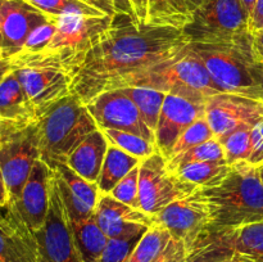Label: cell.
Wrapping results in <instances>:
<instances>
[{"label":"cell","mask_w":263,"mask_h":262,"mask_svg":"<svg viewBox=\"0 0 263 262\" xmlns=\"http://www.w3.org/2000/svg\"><path fill=\"white\" fill-rule=\"evenodd\" d=\"M190 41L182 28L139 23L116 14L109 28L86 51L71 72L72 94L82 103L157 63L179 55Z\"/></svg>","instance_id":"cell-1"},{"label":"cell","mask_w":263,"mask_h":262,"mask_svg":"<svg viewBox=\"0 0 263 262\" xmlns=\"http://www.w3.org/2000/svg\"><path fill=\"white\" fill-rule=\"evenodd\" d=\"M198 189L208 205L212 230H234L263 221V184L257 167L248 162L230 164L217 184Z\"/></svg>","instance_id":"cell-2"},{"label":"cell","mask_w":263,"mask_h":262,"mask_svg":"<svg viewBox=\"0 0 263 262\" xmlns=\"http://www.w3.org/2000/svg\"><path fill=\"white\" fill-rule=\"evenodd\" d=\"M127 86L152 87L200 104H205L212 95L222 92L189 44L179 55L126 77L117 89Z\"/></svg>","instance_id":"cell-3"},{"label":"cell","mask_w":263,"mask_h":262,"mask_svg":"<svg viewBox=\"0 0 263 262\" xmlns=\"http://www.w3.org/2000/svg\"><path fill=\"white\" fill-rule=\"evenodd\" d=\"M86 104L74 94L51 105L37 120L40 159L51 170L67 163L74 149L98 130Z\"/></svg>","instance_id":"cell-4"},{"label":"cell","mask_w":263,"mask_h":262,"mask_svg":"<svg viewBox=\"0 0 263 262\" xmlns=\"http://www.w3.org/2000/svg\"><path fill=\"white\" fill-rule=\"evenodd\" d=\"M189 46L221 91L261 99L258 84L252 73L256 62L253 33L247 32L226 41L189 43Z\"/></svg>","instance_id":"cell-5"},{"label":"cell","mask_w":263,"mask_h":262,"mask_svg":"<svg viewBox=\"0 0 263 262\" xmlns=\"http://www.w3.org/2000/svg\"><path fill=\"white\" fill-rule=\"evenodd\" d=\"M14 72L39 118L55 103L72 94L71 76L61 55L55 51L21 53L10 58Z\"/></svg>","instance_id":"cell-6"},{"label":"cell","mask_w":263,"mask_h":262,"mask_svg":"<svg viewBox=\"0 0 263 262\" xmlns=\"http://www.w3.org/2000/svg\"><path fill=\"white\" fill-rule=\"evenodd\" d=\"M190 43L226 41L249 31V13L241 0H204L182 28Z\"/></svg>","instance_id":"cell-7"},{"label":"cell","mask_w":263,"mask_h":262,"mask_svg":"<svg viewBox=\"0 0 263 262\" xmlns=\"http://www.w3.org/2000/svg\"><path fill=\"white\" fill-rule=\"evenodd\" d=\"M198 186L182 180L167 167V159L158 151L139 164L140 210L153 216L175 200L193 194Z\"/></svg>","instance_id":"cell-8"},{"label":"cell","mask_w":263,"mask_h":262,"mask_svg":"<svg viewBox=\"0 0 263 262\" xmlns=\"http://www.w3.org/2000/svg\"><path fill=\"white\" fill-rule=\"evenodd\" d=\"M109 15L68 14L57 17V30L46 49L61 55L69 76L86 51L109 28Z\"/></svg>","instance_id":"cell-9"},{"label":"cell","mask_w":263,"mask_h":262,"mask_svg":"<svg viewBox=\"0 0 263 262\" xmlns=\"http://www.w3.org/2000/svg\"><path fill=\"white\" fill-rule=\"evenodd\" d=\"M37 159H40L37 122L17 131L0 143V170L9 198L7 208L17 204Z\"/></svg>","instance_id":"cell-10"},{"label":"cell","mask_w":263,"mask_h":262,"mask_svg":"<svg viewBox=\"0 0 263 262\" xmlns=\"http://www.w3.org/2000/svg\"><path fill=\"white\" fill-rule=\"evenodd\" d=\"M40 262H81L74 246L68 213L63 204L55 176L50 185V200L45 222L33 231Z\"/></svg>","instance_id":"cell-11"},{"label":"cell","mask_w":263,"mask_h":262,"mask_svg":"<svg viewBox=\"0 0 263 262\" xmlns=\"http://www.w3.org/2000/svg\"><path fill=\"white\" fill-rule=\"evenodd\" d=\"M204 107L205 120L217 139L263 121V100L246 95L218 92L208 98Z\"/></svg>","instance_id":"cell-12"},{"label":"cell","mask_w":263,"mask_h":262,"mask_svg":"<svg viewBox=\"0 0 263 262\" xmlns=\"http://www.w3.org/2000/svg\"><path fill=\"white\" fill-rule=\"evenodd\" d=\"M152 220L153 225L166 228L172 238L182 241L190 251L210 229V211L197 189L193 194L175 200L157 212L152 216Z\"/></svg>","instance_id":"cell-13"},{"label":"cell","mask_w":263,"mask_h":262,"mask_svg":"<svg viewBox=\"0 0 263 262\" xmlns=\"http://www.w3.org/2000/svg\"><path fill=\"white\" fill-rule=\"evenodd\" d=\"M86 107L100 130L127 131L156 143V134L145 125L138 107L121 89L97 95L86 103Z\"/></svg>","instance_id":"cell-14"},{"label":"cell","mask_w":263,"mask_h":262,"mask_svg":"<svg viewBox=\"0 0 263 262\" xmlns=\"http://www.w3.org/2000/svg\"><path fill=\"white\" fill-rule=\"evenodd\" d=\"M204 115V104L167 94L156 128V145L159 153L168 159L177 139Z\"/></svg>","instance_id":"cell-15"},{"label":"cell","mask_w":263,"mask_h":262,"mask_svg":"<svg viewBox=\"0 0 263 262\" xmlns=\"http://www.w3.org/2000/svg\"><path fill=\"white\" fill-rule=\"evenodd\" d=\"M51 18L26 0H4L0 57L12 58L20 53L30 33Z\"/></svg>","instance_id":"cell-16"},{"label":"cell","mask_w":263,"mask_h":262,"mask_svg":"<svg viewBox=\"0 0 263 262\" xmlns=\"http://www.w3.org/2000/svg\"><path fill=\"white\" fill-rule=\"evenodd\" d=\"M95 218L108 239L143 235L153 225L151 215L120 202L110 194H100L95 207Z\"/></svg>","instance_id":"cell-17"},{"label":"cell","mask_w":263,"mask_h":262,"mask_svg":"<svg viewBox=\"0 0 263 262\" xmlns=\"http://www.w3.org/2000/svg\"><path fill=\"white\" fill-rule=\"evenodd\" d=\"M53 175L54 170H51L44 161L37 159L23 186L17 204L8 208L14 212L32 233L39 230L45 222L49 211Z\"/></svg>","instance_id":"cell-18"},{"label":"cell","mask_w":263,"mask_h":262,"mask_svg":"<svg viewBox=\"0 0 263 262\" xmlns=\"http://www.w3.org/2000/svg\"><path fill=\"white\" fill-rule=\"evenodd\" d=\"M0 262H40L33 233L8 208H0Z\"/></svg>","instance_id":"cell-19"},{"label":"cell","mask_w":263,"mask_h":262,"mask_svg":"<svg viewBox=\"0 0 263 262\" xmlns=\"http://www.w3.org/2000/svg\"><path fill=\"white\" fill-rule=\"evenodd\" d=\"M0 117L22 126L32 125L39 120L35 107L13 71L0 82Z\"/></svg>","instance_id":"cell-20"},{"label":"cell","mask_w":263,"mask_h":262,"mask_svg":"<svg viewBox=\"0 0 263 262\" xmlns=\"http://www.w3.org/2000/svg\"><path fill=\"white\" fill-rule=\"evenodd\" d=\"M109 141L100 128L90 134L69 156L67 164L80 176L90 182H97L104 163Z\"/></svg>","instance_id":"cell-21"},{"label":"cell","mask_w":263,"mask_h":262,"mask_svg":"<svg viewBox=\"0 0 263 262\" xmlns=\"http://www.w3.org/2000/svg\"><path fill=\"white\" fill-rule=\"evenodd\" d=\"M68 220L81 262H95L109 240L98 225L95 213L87 218H73L68 216Z\"/></svg>","instance_id":"cell-22"},{"label":"cell","mask_w":263,"mask_h":262,"mask_svg":"<svg viewBox=\"0 0 263 262\" xmlns=\"http://www.w3.org/2000/svg\"><path fill=\"white\" fill-rule=\"evenodd\" d=\"M230 233L231 230L208 229L190 249L184 262H233L235 252Z\"/></svg>","instance_id":"cell-23"},{"label":"cell","mask_w":263,"mask_h":262,"mask_svg":"<svg viewBox=\"0 0 263 262\" xmlns=\"http://www.w3.org/2000/svg\"><path fill=\"white\" fill-rule=\"evenodd\" d=\"M140 159L118 146L109 144L107 154H105L104 163L100 171L97 185L99 188L100 194H110L113 188L134 169L140 164Z\"/></svg>","instance_id":"cell-24"},{"label":"cell","mask_w":263,"mask_h":262,"mask_svg":"<svg viewBox=\"0 0 263 262\" xmlns=\"http://www.w3.org/2000/svg\"><path fill=\"white\" fill-rule=\"evenodd\" d=\"M230 236L235 261L263 262V221L234 229Z\"/></svg>","instance_id":"cell-25"},{"label":"cell","mask_w":263,"mask_h":262,"mask_svg":"<svg viewBox=\"0 0 263 262\" xmlns=\"http://www.w3.org/2000/svg\"><path fill=\"white\" fill-rule=\"evenodd\" d=\"M190 20L186 0H149L148 25L184 28Z\"/></svg>","instance_id":"cell-26"},{"label":"cell","mask_w":263,"mask_h":262,"mask_svg":"<svg viewBox=\"0 0 263 262\" xmlns=\"http://www.w3.org/2000/svg\"><path fill=\"white\" fill-rule=\"evenodd\" d=\"M121 90L133 100L134 104L138 107L145 125L156 134L162 105L167 95L166 92L144 86H127L122 87Z\"/></svg>","instance_id":"cell-27"},{"label":"cell","mask_w":263,"mask_h":262,"mask_svg":"<svg viewBox=\"0 0 263 262\" xmlns=\"http://www.w3.org/2000/svg\"><path fill=\"white\" fill-rule=\"evenodd\" d=\"M230 170V164L226 159L210 162H197L180 166L175 170L182 180L194 184L198 188H205L215 185L225 176Z\"/></svg>","instance_id":"cell-28"},{"label":"cell","mask_w":263,"mask_h":262,"mask_svg":"<svg viewBox=\"0 0 263 262\" xmlns=\"http://www.w3.org/2000/svg\"><path fill=\"white\" fill-rule=\"evenodd\" d=\"M172 239L166 228L152 225L134 248L127 262H154L168 246Z\"/></svg>","instance_id":"cell-29"},{"label":"cell","mask_w":263,"mask_h":262,"mask_svg":"<svg viewBox=\"0 0 263 262\" xmlns=\"http://www.w3.org/2000/svg\"><path fill=\"white\" fill-rule=\"evenodd\" d=\"M59 177L64 181L69 192L74 195L84 204H86L90 210L95 211V207L99 200L100 192L97 182H90L82 176H80L76 171L71 169L67 163H58L54 167Z\"/></svg>","instance_id":"cell-30"},{"label":"cell","mask_w":263,"mask_h":262,"mask_svg":"<svg viewBox=\"0 0 263 262\" xmlns=\"http://www.w3.org/2000/svg\"><path fill=\"white\" fill-rule=\"evenodd\" d=\"M102 131L107 140L109 141V144L118 146L126 153L136 157L140 161L148 158L149 156L158 151L156 143L146 140V139L135 135V134L127 133V131L113 130V128H104Z\"/></svg>","instance_id":"cell-31"},{"label":"cell","mask_w":263,"mask_h":262,"mask_svg":"<svg viewBox=\"0 0 263 262\" xmlns=\"http://www.w3.org/2000/svg\"><path fill=\"white\" fill-rule=\"evenodd\" d=\"M225 158V151L222 144L217 138L211 139L204 143L195 145L194 148L167 159V167L171 171H175L177 167L184 166L189 163H197V162H210V161H221Z\"/></svg>","instance_id":"cell-32"},{"label":"cell","mask_w":263,"mask_h":262,"mask_svg":"<svg viewBox=\"0 0 263 262\" xmlns=\"http://www.w3.org/2000/svg\"><path fill=\"white\" fill-rule=\"evenodd\" d=\"M26 2L54 18L68 14L105 15L82 0H26Z\"/></svg>","instance_id":"cell-33"},{"label":"cell","mask_w":263,"mask_h":262,"mask_svg":"<svg viewBox=\"0 0 263 262\" xmlns=\"http://www.w3.org/2000/svg\"><path fill=\"white\" fill-rule=\"evenodd\" d=\"M251 128H243V130L235 131L225 138L218 139L222 144L225 151V158L229 164H234L236 162H249L252 156V133Z\"/></svg>","instance_id":"cell-34"},{"label":"cell","mask_w":263,"mask_h":262,"mask_svg":"<svg viewBox=\"0 0 263 262\" xmlns=\"http://www.w3.org/2000/svg\"><path fill=\"white\" fill-rule=\"evenodd\" d=\"M215 138V133L212 131L211 126L208 125L205 117L199 118V120L195 121V122L193 123V125L190 126L179 139H177V141L175 143L174 148H172L171 151L170 158H174V157L179 156V154L194 148L195 145H199V144Z\"/></svg>","instance_id":"cell-35"},{"label":"cell","mask_w":263,"mask_h":262,"mask_svg":"<svg viewBox=\"0 0 263 262\" xmlns=\"http://www.w3.org/2000/svg\"><path fill=\"white\" fill-rule=\"evenodd\" d=\"M110 195L130 207L140 210L139 203V166L134 167L110 192Z\"/></svg>","instance_id":"cell-36"},{"label":"cell","mask_w":263,"mask_h":262,"mask_svg":"<svg viewBox=\"0 0 263 262\" xmlns=\"http://www.w3.org/2000/svg\"><path fill=\"white\" fill-rule=\"evenodd\" d=\"M143 235L127 239H109L104 251L95 262H127L128 257Z\"/></svg>","instance_id":"cell-37"},{"label":"cell","mask_w":263,"mask_h":262,"mask_svg":"<svg viewBox=\"0 0 263 262\" xmlns=\"http://www.w3.org/2000/svg\"><path fill=\"white\" fill-rule=\"evenodd\" d=\"M55 30L57 18H51L50 21L40 25L30 33L28 39L26 40L25 46H23V49L21 51H26V53H37V51L45 50L49 46V44L51 43V40H53Z\"/></svg>","instance_id":"cell-38"},{"label":"cell","mask_w":263,"mask_h":262,"mask_svg":"<svg viewBox=\"0 0 263 262\" xmlns=\"http://www.w3.org/2000/svg\"><path fill=\"white\" fill-rule=\"evenodd\" d=\"M82 2L91 5L95 9L100 10L103 14L109 15V17H115L116 14H126L136 18L130 0H82Z\"/></svg>","instance_id":"cell-39"},{"label":"cell","mask_w":263,"mask_h":262,"mask_svg":"<svg viewBox=\"0 0 263 262\" xmlns=\"http://www.w3.org/2000/svg\"><path fill=\"white\" fill-rule=\"evenodd\" d=\"M189 252L190 251L187 249V247L182 241L172 238L170 240L168 246L163 251V253L154 262H184Z\"/></svg>","instance_id":"cell-40"},{"label":"cell","mask_w":263,"mask_h":262,"mask_svg":"<svg viewBox=\"0 0 263 262\" xmlns=\"http://www.w3.org/2000/svg\"><path fill=\"white\" fill-rule=\"evenodd\" d=\"M263 30V0H256L249 14V31L252 33Z\"/></svg>","instance_id":"cell-41"},{"label":"cell","mask_w":263,"mask_h":262,"mask_svg":"<svg viewBox=\"0 0 263 262\" xmlns=\"http://www.w3.org/2000/svg\"><path fill=\"white\" fill-rule=\"evenodd\" d=\"M27 127V126H22L20 123L12 122V121H7L4 118L0 117V143L7 140L8 138L15 134L17 131L22 130V128Z\"/></svg>","instance_id":"cell-42"},{"label":"cell","mask_w":263,"mask_h":262,"mask_svg":"<svg viewBox=\"0 0 263 262\" xmlns=\"http://www.w3.org/2000/svg\"><path fill=\"white\" fill-rule=\"evenodd\" d=\"M130 4L133 7L134 13L138 18L139 23L144 25L148 20V9H149V0H130Z\"/></svg>","instance_id":"cell-43"},{"label":"cell","mask_w":263,"mask_h":262,"mask_svg":"<svg viewBox=\"0 0 263 262\" xmlns=\"http://www.w3.org/2000/svg\"><path fill=\"white\" fill-rule=\"evenodd\" d=\"M253 50L257 62H263V30L253 33Z\"/></svg>","instance_id":"cell-44"},{"label":"cell","mask_w":263,"mask_h":262,"mask_svg":"<svg viewBox=\"0 0 263 262\" xmlns=\"http://www.w3.org/2000/svg\"><path fill=\"white\" fill-rule=\"evenodd\" d=\"M252 73H253L254 80L258 84L261 99L263 100V62H254L253 66H252Z\"/></svg>","instance_id":"cell-45"},{"label":"cell","mask_w":263,"mask_h":262,"mask_svg":"<svg viewBox=\"0 0 263 262\" xmlns=\"http://www.w3.org/2000/svg\"><path fill=\"white\" fill-rule=\"evenodd\" d=\"M8 203H9V198H8L7 188H5L4 179H3L2 170H0V208H7Z\"/></svg>","instance_id":"cell-46"},{"label":"cell","mask_w":263,"mask_h":262,"mask_svg":"<svg viewBox=\"0 0 263 262\" xmlns=\"http://www.w3.org/2000/svg\"><path fill=\"white\" fill-rule=\"evenodd\" d=\"M10 71H12V61H10V58H0V82L4 80V77Z\"/></svg>","instance_id":"cell-47"},{"label":"cell","mask_w":263,"mask_h":262,"mask_svg":"<svg viewBox=\"0 0 263 262\" xmlns=\"http://www.w3.org/2000/svg\"><path fill=\"white\" fill-rule=\"evenodd\" d=\"M203 3H204V0H186V5L187 8H189L190 13L194 12L195 9H198Z\"/></svg>","instance_id":"cell-48"},{"label":"cell","mask_w":263,"mask_h":262,"mask_svg":"<svg viewBox=\"0 0 263 262\" xmlns=\"http://www.w3.org/2000/svg\"><path fill=\"white\" fill-rule=\"evenodd\" d=\"M241 3H243V5H244V8L247 9V12L251 14V12H252V9H253V5H254V3H256V0H241Z\"/></svg>","instance_id":"cell-49"},{"label":"cell","mask_w":263,"mask_h":262,"mask_svg":"<svg viewBox=\"0 0 263 262\" xmlns=\"http://www.w3.org/2000/svg\"><path fill=\"white\" fill-rule=\"evenodd\" d=\"M3 4L4 0H0V50H2V21H3ZM2 58V57H0Z\"/></svg>","instance_id":"cell-50"},{"label":"cell","mask_w":263,"mask_h":262,"mask_svg":"<svg viewBox=\"0 0 263 262\" xmlns=\"http://www.w3.org/2000/svg\"><path fill=\"white\" fill-rule=\"evenodd\" d=\"M257 171H258L259 179H261V181H262V184H263V164H261V166L257 167Z\"/></svg>","instance_id":"cell-51"},{"label":"cell","mask_w":263,"mask_h":262,"mask_svg":"<svg viewBox=\"0 0 263 262\" xmlns=\"http://www.w3.org/2000/svg\"><path fill=\"white\" fill-rule=\"evenodd\" d=\"M233 262H239V261H235V259H233Z\"/></svg>","instance_id":"cell-52"}]
</instances>
